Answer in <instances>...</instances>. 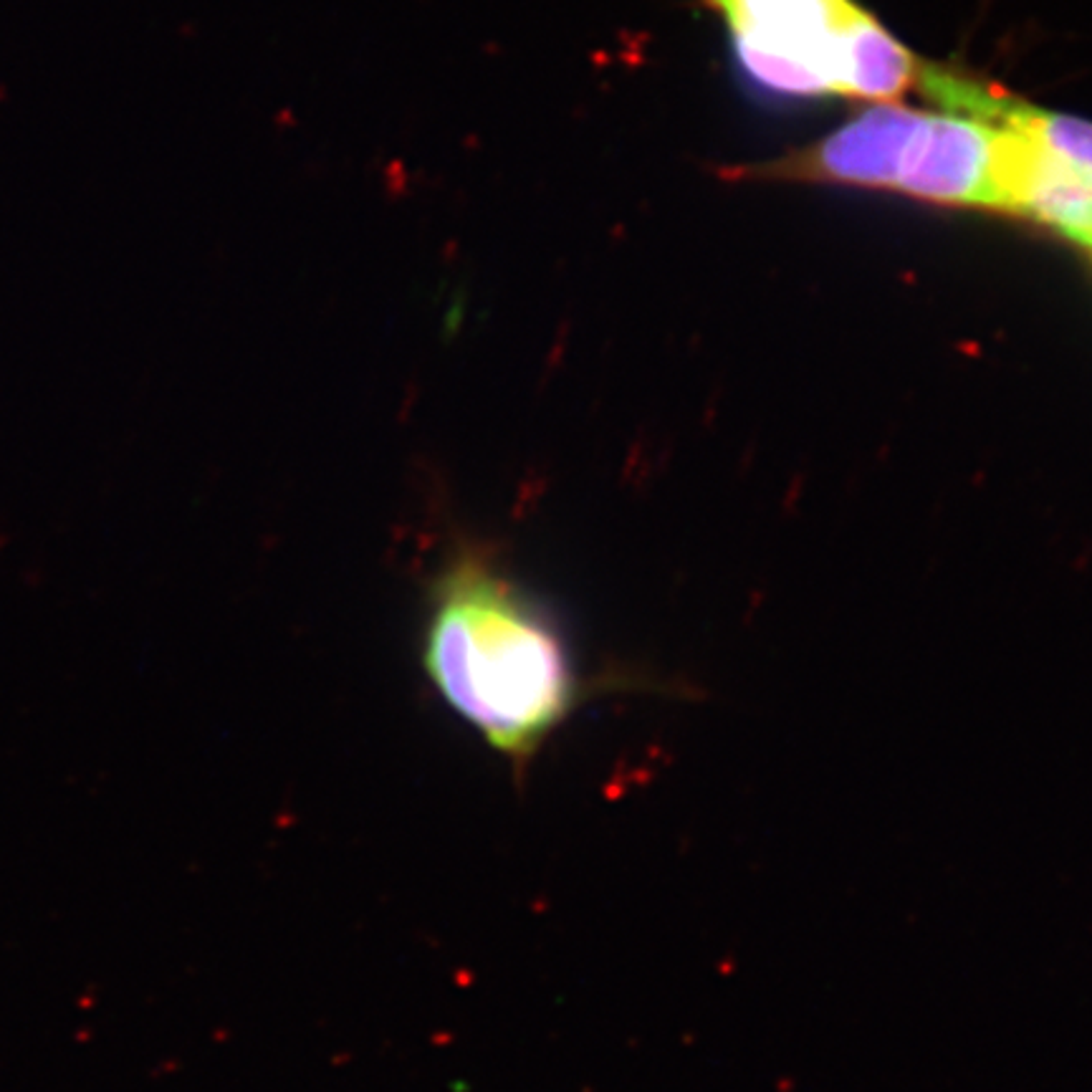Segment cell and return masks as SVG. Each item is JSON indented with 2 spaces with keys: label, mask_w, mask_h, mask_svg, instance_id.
<instances>
[{
  "label": "cell",
  "mask_w": 1092,
  "mask_h": 1092,
  "mask_svg": "<svg viewBox=\"0 0 1092 1092\" xmlns=\"http://www.w3.org/2000/svg\"><path fill=\"white\" fill-rule=\"evenodd\" d=\"M1085 248H1088V251H1092V238L1088 240V243H1085Z\"/></svg>",
  "instance_id": "cell-6"
},
{
  "label": "cell",
  "mask_w": 1092,
  "mask_h": 1092,
  "mask_svg": "<svg viewBox=\"0 0 1092 1092\" xmlns=\"http://www.w3.org/2000/svg\"><path fill=\"white\" fill-rule=\"evenodd\" d=\"M1002 127L961 114L918 111L895 192L915 200L1004 213Z\"/></svg>",
  "instance_id": "cell-3"
},
{
  "label": "cell",
  "mask_w": 1092,
  "mask_h": 1092,
  "mask_svg": "<svg viewBox=\"0 0 1092 1092\" xmlns=\"http://www.w3.org/2000/svg\"><path fill=\"white\" fill-rule=\"evenodd\" d=\"M420 666L486 748L524 776L610 680H592L554 613L483 544H458L425 592Z\"/></svg>",
  "instance_id": "cell-1"
},
{
  "label": "cell",
  "mask_w": 1092,
  "mask_h": 1092,
  "mask_svg": "<svg viewBox=\"0 0 1092 1092\" xmlns=\"http://www.w3.org/2000/svg\"><path fill=\"white\" fill-rule=\"evenodd\" d=\"M1090 256H1092V251H1090Z\"/></svg>",
  "instance_id": "cell-7"
},
{
  "label": "cell",
  "mask_w": 1092,
  "mask_h": 1092,
  "mask_svg": "<svg viewBox=\"0 0 1092 1092\" xmlns=\"http://www.w3.org/2000/svg\"><path fill=\"white\" fill-rule=\"evenodd\" d=\"M918 69L915 56L854 3L840 36V94L890 104L915 84Z\"/></svg>",
  "instance_id": "cell-5"
},
{
  "label": "cell",
  "mask_w": 1092,
  "mask_h": 1092,
  "mask_svg": "<svg viewBox=\"0 0 1092 1092\" xmlns=\"http://www.w3.org/2000/svg\"><path fill=\"white\" fill-rule=\"evenodd\" d=\"M751 79L789 97L840 94V36L853 0H708Z\"/></svg>",
  "instance_id": "cell-2"
},
{
  "label": "cell",
  "mask_w": 1092,
  "mask_h": 1092,
  "mask_svg": "<svg viewBox=\"0 0 1092 1092\" xmlns=\"http://www.w3.org/2000/svg\"><path fill=\"white\" fill-rule=\"evenodd\" d=\"M915 84L921 86L923 97H928L943 111L981 119L1022 134L1035 142L1044 155L1092 183V122L1024 104L994 84L968 79L943 66L921 64Z\"/></svg>",
  "instance_id": "cell-4"
}]
</instances>
